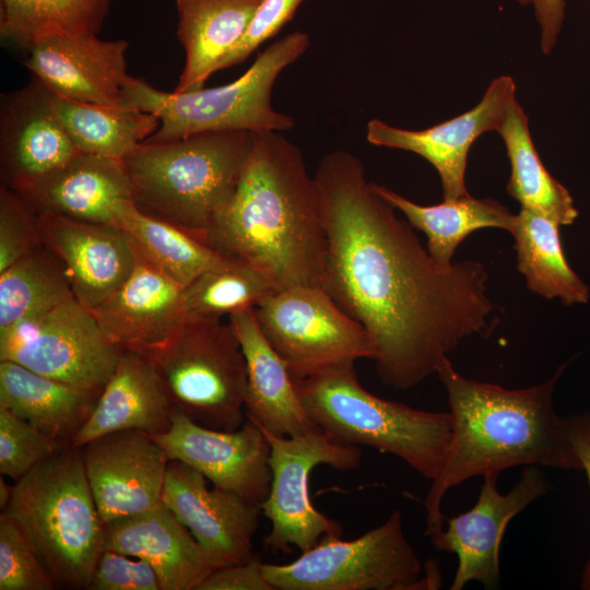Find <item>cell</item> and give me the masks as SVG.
<instances>
[{
	"label": "cell",
	"instance_id": "obj_41",
	"mask_svg": "<svg viewBox=\"0 0 590 590\" xmlns=\"http://www.w3.org/2000/svg\"><path fill=\"white\" fill-rule=\"evenodd\" d=\"M262 564L255 556L246 563L215 568L197 590H273L264 577Z\"/></svg>",
	"mask_w": 590,
	"mask_h": 590
},
{
	"label": "cell",
	"instance_id": "obj_43",
	"mask_svg": "<svg viewBox=\"0 0 590 590\" xmlns=\"http://www.w3.org/2000/svg\"><path fill=\"white\" fill-rule=\"evenodd\" d=\"M568 425L571 442L590 486V411L568 416ZM580 588L590 590V559L585 566Z\"/></svg>",
	"mask_w": 590,
	"mask_h": 590
},
{
	"label": "cell",
	"instance_id": "obj_24",
	"mask_svg": "<svg viewBox=\"0 0 590 590\" xmlns=\"http://www.w3.org/2000/svg\"><path fill=\"white\" fill-rule=\"evenodd\" d=\"M228 322L246 361V416L278 436L318 429L298 397L286 363L264 337L253 308L229 315Z\"/></svg>",
	"mask_w": 590,
	"mask_h": 590
},
{
	"label": "cell",
	"instance_id": "obj_8",
	"mask_svg": "<svg viewBox=\"0 0 590 590\" xmlns=\"http://www.w3.org/2000/svg\"><path fill=\"white\" fill-rule=\"evenodd\" d=\"M150 358L174 410L214 429L245 423L246 361L229 322L187 318Z\"/></svg>",
	"mask_w": 590,
	"mask_h": 590
},
{
	"label": "cell",
	"instance_id": "obj_40",
	"mask_svg": "<svg viewBox=\"0 0 590 590\" xmlns=\"http://www.w3.org/2000/svg\"><path fill=\"white\" fill-rule=\"evenodd\" d=\"M305 0H262L244 36L220 61L216 71L244 62L264 42L275 36Z\"/></svg>",
	"mask_w": 590,
	"mask_h": 590
},
{
	"label": "cell",
	"instance_id": "obj_5",
	"mask_svg": "<svg viewBox=\"0 0 590 590\" xmlns=\"http://www.w3.org/2000/svg\"><path fill=\"white\" fill-rule=\"evenodd\" d=\"M294 384L314 423L331 438L396 456L429 481L440 473L452 437L450 412L417 410L370 393L355 364Z\"/></svg>",
	"mask_w": 590,
	"mask_h": 590
},
{
	"label": "cell",
	"instance_id": "obj_25",
	"mask_svg": "<svg viewBox=\"0 0 590 590\" xmlns=\"http://www.w3.org/2000/svg\"><path fill=\"white\" fill-rule=\"evenodd\" d=\"M172 412L152 359L122 350L91 415L70 446L79 449L101 436L121 430L160 435L170 427Z\"/></svg>",
	"mask_w": 590,
	"mask_h": 590
},
{
	"label": "cell",
	"instance_id": "obj_35",
	"mask_svg": "<svg viewBox=\"0 0 590 590\" xmlns=\"http://www.w3.org/2000/svg\"><path fill=\"white\" fill-rule=\"evenodd\" d=\"M274 292L268 280L253 268L233 261L208 270L184 287L187 318H222L253 308Z\"/></svg>",
	"mask_w": 590,
	"mask_h": 590
},
{
	"label": "cell",
	"instance_id": "obj_33",
	"mask_svg": "<svg viewBox=\"0 0 590 590\" xmlns=\"http://www.w3.org/2000/svg\"><path fill=\"white\" fill-rule=\"evenodd\" d=\"M113 0H0L1 38L27 51L54 35H98Z\"/></svg>",
	"mask_w": 590,
	"mask_h": 590
},
{
	"label": "cell",
	"instance_id": "obj_37",
	"mask_svg": "<svg viewBox=\"0 0 590 590\" xmlns=\"http://www.w3.org/2000/svg\"><path fill=\"white\" fill-rule=\"evenodd\" d=\"M68 447L0 404V472L15 482Z\"/></svg>",
	"mask_w": 590,
	"mask_h": 590
},
{
	"label": "cell",
	"instance_id": "obj_14",
	"mask_svg": "<svg viewBox=\"0 0 590 590\" xmlns=\"http://www.w3.org/2000/svg\"><path fill=\"white\" fill-rule=\"evenodd\" d=\"M152 437L169 460L186 463L214 486L258 505L267 498L272 479L270 444L250 418L235 430H221L173 409L170 427Z\"/></svg>",
	"mask_w": 590,
	"mask_h": 590
},
{
	"label": "cell",
	"instance_id": "obj_38",
	"mask_svg": "<svg viewBox=\"0 0 590 590\" xmlns=\"http://www.w3.org/2000/svg\"><path fill=\"white\" fill-rule=\"evenodd\" d=\"M42 245L37 213L17 192L0 189V272Z\"/></svg>",
	"mask_w": 590,
	"mask_h": 590
},
{
	"label": "cell",
	"instance_id": "obj_12",
	"mask_svg": "<svg viewBox=\"0 0 590 590\" xmlns=\"http://www.w3.org/2000/svg\"><path fill=\"white\" fill-rule=\"evenodd\" d=\"M122 350L75 298L0 330V361H11L101 394Z\"/></svg>",
	"mask_w": 590,
	"mask_h": 590
},
{
	"label": "cell",
	"instance_id": "obj_9",
	"mask_svg": "<svg viewBox=\"0 0 590 590\" xmlns=\"http://www.w3.org/2000/svg\"><path fill=\"white\" fill-rule=\"evenodd\" d=\"M273 590H421L423 566L397 509L357 539L324 536L295 560L262 564Z\"/></svg>",
	"mask_w": 590,
	"mask_h": 590
},
{
	"label": "cell",
	"instance_id": "obj_16",
	"mask_svg": "<svg viewBox=\"0 0 590 590\" xmlns=\"http://www.w3.org/2000/svg\"><path fill=\"white\" fill-rule=\"evenodd\" d=\"M79 449L105 524L163 504L169 459L152 436L139 430L115 432Z\"/></svg>",
	"mask_w": 590,
	"mask_h": 590
},
{
	"label": "cell",
	"instance_id": "obj_26",
	"mask_svg": "<svg viewBox=\"0 0 590 590\" xmlns=\"http://www.w3.org/2000/svg\"><path fill=\"white\" fill-rule=\"evenodd\" d=\"M262 0H176L177 36L185 64L175 92L204 87L220 61L236 46Z\"/></svg>",
	"mask_w": 590,
	"mask_h": 590
},
{
	"label": "cell",
	"instance_id": "obj_11",
	"mask_svg": "<svg viewBox=\"0 0 590 590\" xmlns=\"http://www.w3.org/2000/svg\"><path fill=\"white\" fill-rule=\"evenodd\" d=\"M262 429V428H261ZM270 444V491L260 504L271 522L263 538L272 553H302L324 536L341 538L342 528L315 508L309 494V477L315 467L326 464L340 471L359 465V447L342 444L320 428L296 436H278L262 429Z\"/></svg>",
	"mask_w": 590,
	"mask_h": 590
},
{
	"label": "cell",
	"instance_id": "obj_10",
	"mask_svg": "<svg viewBox=\"0 0 590 590\" xmlns=\"http://www.w3.org/2000/svg\"><path fill=\"white\" fill-rule=\"evenodd\" d=\"M253 311L294 380L362 358L374 359V345L364 327L321 286L297 285L274 291Z\"/></svg>",
	"mask_w": 590,
	"mask_h": 590
},
{
	"label": "cell",
	"instance_id": "obj_2",
	"mask_svg": "<svg viewBox=\"0 0 590 590\" xmlns=\"http://www.w3.org/2000/svg\"><path fill=\"white\" fill-rule=\"evenodd\" d=\"M201 239L257 270L274 291L322 287L321 202L300 150L279 131L253 132L236 189Z\"/></svg>",
	"mask_w": 590,
	"mask_h": 590
},
{
	"label": "cell",
	"instance_id": "obj_34",
	"mask_svg": "<svg viewBox=\"0 0 590 590\" xmlns=\"http://www.w3.org/2000/svg\"><path fill=\"white\" fill-rule=\"evenodd\" d=\"M71 298L63 264L42 244L0 272V330Z\"/></svg>",
	"mask_w": 590,
	"mask_h": 590
},
{
	"label": "cell",
	"instance_id": "obj_42",
	"mask_svg": "<svg viewBox=\"0 0 590 590\" xmlns=\"http://www.w3.org/2000/svg\"><path fill=\"white\" fill-rule=\"evenodd\" d=\"M521 5L532 7L540 26L541 50L548 55L552 52L565 16V0H517Z\"/></svg>",
	"mask_w": 590,
	"mask_h": 590
},
{
	"label": "cell",
	"instance_id": "obj_27",
	"mask_svg": "<svg viewBox=\"0 0 590 590\" xmlns=\"http://www.w3.org/2000/svg\"><path fill=\"white\" fill-rule=\"evenodd\" d=\"M99 394L11 361H0V404L70 446Z\"/></svg>",
	"mask_w": 590,
	"mask_h": 590
},
{
	"label": "cell",
	"instance_id": "obj_6",
	"mask_svg": "<svg viewBox=\"0 0 590 590\" xmlns=\"http://www.w3.org/2000/svg\"><path fill=\"white\" fill-rule=\"evenodd\" d=\"M4 511L26 531L57 587L88 588L106 524L80 449L68 446L16 481Z\"/></svg>",
	"mask_w": 590,
	"mask_h": 590
},
{
	"label": "cell",
	"instance_id": "obj_21",
	"mask_svg": "<svg viewBox=\"0 0 590 590\" xmlns=\"http://www.w3.org/2000/svg\"><path fill=\"white\" fill-rule=\"evenodd\" d=\"M135 251L138 259L129 278L91 311L109 342L150 357L186 320L184 287Z\"/></svg>",
	"mask_w": 590,
	"mask_h": 590
},
{
	"label": "cell",
	"instance_id": "obj_7",
	"mask_svg": "<svg viewBox=\"0 0 590 590\" xmlns=\"http://www.w3.org/2000/svg\"><path fill=\"white\" fill-rule=\"evenodd\" d=\"M309 45L307 33H290L264 49L237 80L212 88L165 92L134 78L126 91V104L157 117L158 128L145 140L152 142L204 132L290 130L295 121L273 108L272 88L280 73Z\"/></svg>",
	"mask_w": 590,
	"mask_h": 590
},
{
	"label": "cell",
	"instance_id": "obj_3",
	"mask_svg": "<svg viewBox=\"0 0 590 590\" xmlns=\"http://www.w3.org/2000/svg\"><path fill=\"white\" fill-rule=\"evenodd\" d=\"M568 364L558 366L543 384L510 390L461 376L448 357L440 363L436 374L448 394L452 437L445 464L424 500L425 534L430 540L444 529V497L472 477L519 465L582 471L568 416H559L553 403Z\"/></svg>",
	"mask_w": 590,
	"mask_h": 590
},
{
	"label": "cell",
	"instance_id": "obj_20",
	"mask_svg": "<svg viewBox=\"0 0 590 590\" xmlns=\"http://www.w3.org/2000/svg\"><path fill=\"white\" fill-rule=\"evenodd\" d=\"M42 244L63 264L74 298L93 309L129 278L137 251L120 227L37 213Z\"/></svg>",
	"mask_w": 590,
	"mask_h": 590
},
{
	"label": "cell",
	"instance_id": "obj_39",
	"mask_svg": "<svg viewBox=\"0 0 590 590\" xmlns=\"http://www.w3.org/2000/svg\"><path fill=\"white\" fill-rule=\"evenodd\" d=\"M90 590H161L152 566L138 557L104 550L93 570Z\"/></svg>",
	"mask_w": 590,
	"mask_h": 590
},
{
	"label": "cell",
	"instance_id": "obj_32",
	"mask_svg": "<svg viewBox=\"0 0 590 590\" xmlns=\"http://www.w3.org/2000/svg\"><path fill=\"white\" fill-rule=\"evenodd\" d=\"M49 92L52 109L80 153L123 160L160 125L156 116L133 107L80 103Z\"/></svg>",
	"mask_w": 590,
	"mask_h": 590
},
{
	"label": "cell",
	"instance_id": "obj_36",
	"mask_svg": "<svg viewBox=\"0 0 590 590\" xmlns=\"http://www.w3.org/2000/svg\"><path fill=\"white\" fill-rule=\"evenodd\" d=\"M57 583L31 538L8 512L0 516V590H52Z\"/></svg>",
	"mask_w": 590,
	"mask_h": 590
},
{
	"label": "cell",
	"instance_id": "obj_29",
	"mask_svg": "<svg viewBox=\"0 0 590 590\" xmlns=\"http://www.w3.org/2000/svg\"><path fill=\"white\" fill-rule=\"evenodd\" d=\"M497 132L505 143L510 162L508 193L521 208L534 211L560 225L578 217L569 191L545 168L530 134L529 120L515 99Z\"/></svg>",
	"mask_w": 590,
	"mask_h": 590
},
{
	"label": "cell",
	"instance_id": "obj_28",
	"mask_svg": "<svg viewBox=\"0 0 590 590\" xmlns=\"http://www.w3.org/2000/svg\"><path fill=\"white\" fill-rule=\"evenodd\" d=\"M371 187L401 211L413 228L426 235L428 252L442 266L452 263L457 247L472 232L485 227L510 232L516 217L492 198L476 199L467 194L435 205H421L385 186L371 182Z\"/></svg>",
	"mask_w": 590,
	"mask_h": 590
},
{
	"label": "cell",
	"instance_id": "obj_13",
	"mask_svg": "<svg viewBox=\"0 0 590 590\" xmlns=\"http://www.w3.org/2000/svg\"><path fill=\"white\" fill-rule=\"evenodd\" d=\"M499 474H484L475 505L457 517H446L447 528L430 540L437 551L458 557L450 590H462L471 581L485 589L499 585V550L509 521L551 487L536 465H527L516 485L502 494L497 487Z\"/></svg>",
	"mask_w": 590,
	"mask_h": 590
},
{
	"label": "cell",
	"instance_id": "obj_22",
	"mask_svg": "<svg viewBox=\"0 0 590 590\" xmlns=\"http://www.w3.org/2000/svg\"><path fill=\"white\" fill-rule=\"evenodd\" d=\"M19 194L36 213L115 226L122 208L134 202L123 160L84 153Z\"/></svg>",
	"mask_w": 590,
	"mask_h": 590
},
{
	"label": "cell",
	"instance_id": "obj_18",
	"mask_svg": "<svg viewBox=\"0 0 590 590\" xmlns=\"http://www.w3.org/2000/svg\"><path fill=\"white\" fill-rule=\"evenodd\" d=\"M125 39L95 34L54 35L35 43L24 66L49 91L80 103L129 107L126 91L134 81L127 72Z\"/></svg>",
	"mask_w": 590,
	"mask_h": 590
},
{
	"label": "cell",
	"instance_id": "obj_17",
	"mask_svg": "<svg viewBox=\"0 0 590 590\" xmlns=\"http://www.w3.org/2000/svg\"><path fill=\"white\" fill-rule=\"evenodd\" d=\"M511 76L494 79L481 102L455 118L423 130H406L373 118L366 126V140L376 146L415 153L439 174L444 200L468 193L465 169L473 142L487 131H497L510 104L516 99Z\"/></svg>",
	"mask_w": 590,
	"mask_h": 590
},
{
	"label": "cell",
	"instance_id": "obj_30",
	"mask_svg": "<svg viewBox=\"0 0 590 590\" xmlns=\"http://www.w3.org/2000/svg\"><path fill=\"white\" fill-rule=\"evenodd\" d=\"M117 226L143 258L182 287L203 272L234 261L181 227L143 212L134 202L122 208Z\"/></svg>",
	"mask_w": 590,
	"mask_h": 590
},
{
	"label": "cell",
	"instance_id": "obj_4",
	"mask_svg": "<svg viewBox=\"0 0 590 590\" xmlns=\"http://www.w3.org/2000/svg\"><path fill=\"white\" fill-rule=\"evenodd\" d=\"M252 140L229 131L143 141L123 158L135 205L201 239L233 196Z\"/></svg>",
	"mask_w": 590,
	"mask_h": 590
},
{
	"label": "cell",
	"instance_id": "obj_1",
	"mask_svg": "<svg viewBox=\"0 0 590 590\" xmlns=\"http://www.w3.org/2000/svg\"><path fill=\"white\" fill-rule=\"evenodd\" d=\"M314 178L327 238L322 287L368 333L381 384L412 388L488 329L487 272L475 260L438 263L353 153H328Z\"/></svg>",
	"mask_w": 590,
	"mask_h": 590
},
{
	"label": "cell",
	"instance_id": "obj_31",
	"mask_svg": "<svg viewBox=\"0 0 590 590\" xmlns=\"http://www.w3.org/2000/svg\"><path fill=\"white\" fill-rule=\"evenodd\" d=\"M558 227L553 220L521 208L510 229L518 270L535 294L547 299L559 298L568 306L586 304L590 298L589 287L569 267Z\"/></svg>",
	"mask_w": 590,
	"mask_h": 590
},
{
	"label": "cell",
	"instance_id": "obj_19",
	"mask_svg": "<svg viewBox=\"0 0 590 590\" xmlns=\"http://www.w3.org/2000/svg\"><path fill=\"white\" fill-rule=\"evenodd\" d=\"M79 153L40 81L1 94V186L22 193Z\"/></svg>",
	"mask_w": 590,
	"mask_h": 590
},
{
	"label": "cell",
	"instance_id": "obj_44",
	"mask_svg": "<svg viewBox=\"0 0 590 590\" xmlns=\"http://www.w3.org/2000/svg\"><path fill=\"white\" fill-rule=\"evenodd\" d=\"M13 492V486L9 485L7 482L3 481L1 477L0 480V506L1 508H5L11 499Z\"/></svg>",
	"mask_w": 590,
	"mask_h": 590
},
{
	"label": "cell",
	"instance_id": "obj_23",
	"mask_svg": "<svg viewBox=\"0 0 590 590\" xmlns=\"http://www.w3.org/2000/svg\"><path fill=\"white\" fill-rule=\"evenodd\" d=\"M104 550L148 562L161 590H197L215 569L190 531L164 504L107 523Z\"/></svg>",
	"mask_w": 590,
	"mask_h": 590
},
{
	"label": "cell",
	"instance_id": "obj_15",
	"mask_svg": "<svg viewBox=\"0 0 590 590\" xmlns=\"http://www.w3.org/2000/svg\"><path fill=\"white\" fill-rule=\"evenodd\" d=\"M197 470L169 460L162 502L190 531L215 568L255 557L260 505L214 486Z\"/></svg>",
	"mask_w": 590,
	"mask_h": 590
}]
</instances>
